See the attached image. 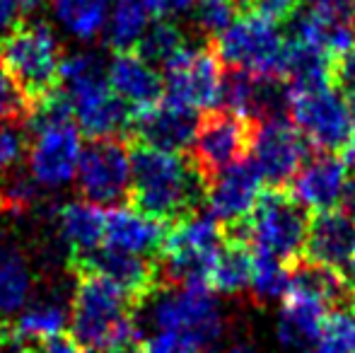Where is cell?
I'll return each instance as SVG.
<instances>
[{
  "label": "cell",
  "mask_w": 355,
  "mask_h": 353,
  "mask_svg": "<svg viewBox=\"0 0 355 353\" xmlns=\"http://www.w3.org/2000/svg\"><path fill=\"white\" fill-rule=\"evenodd\" d=\"M128 146L133 165L131 206L167 225L196 216L198 206L206 203V179L191 157L155 150L141 143Z\"/></svg>",
  "instance_id": "obj_1"
},
{
  "label": "cell",
  "mask_w": 355,
  "mask_h": 353,
  "mask_svg": "<svg viewBox=\"0 0 355 353\" xmlns=\"http://www.w3.org/2000/svg\"><path fill=\"white\" fill-rule=\"evenodd\" d=\"M73 273L75 293L71 305V329L85 351L99 353L109 346L143 339L133 320L138 307L116 283L87 268H73Z\"/></svg>",
  "instance_id": "obj_2"
},
{
  "label": "cell",
  "mask_w": 355,
  "mask_h": 353,
  "mask_svg": "<svg viewBox=\"0 0 355 353\" xmlns=\"http://www.w3.org/2000/svg\"><path fill=\"white\" fill-rule=\"evenodd\" d=\"M61 76L68 85L80 133L87 138H126L133 121V107L112 89L97 58L87 53L66 58Z\"/></svg>",
  "instance_id": "obj_3"
},
{
  "label": "cell",
  "mask_w": 355,
  "mask_h": 353,
  "mask_svg": "<svg viewBox=\"0 0 355 353\" xmlns=\"http://www.w3.org/2000/svg\"><path fill=\"white\" fill-rule=\"evenodd\" d=\"M307 232V208L276 187L263 191L254 211L239 223V237L252 247L254 255L273 257L285 264L302 257Z\"/></svg>",
  "instance_id": "obj_4"
},
{
  "label": "cell",
  "mask_w": 355,
  "mask_h": 353,
  "mask_svg": "<svg viewBox=\"0 0 355 353\" xmlns=\"http://www.w3.org/2000/svg\"><path fill=\"white\" fill-rule=\"evenodd\" d=\"M225 230L211 216H189L167 227L159 247V271L164 286L208 283L211 268L225 245Z\"/></svg>",
  "instance_id": "obj_5"
},
{
  "label": "cell",
  "mask_w": 355,
  "mask_h": 353,
  "mask_svg": "<svg viewBox=\"0 0 355 353\" xmlns=\"http://www.w3.org/2000/svg\"><path fill=\"white\" fill-rule=\"evenodd\" d=\"M0 53L32 109L63 85L61 51L49 24L19 22L0 39Z\"/></svg>",
  "instance_id": "obj_6"
},
{
  "label": "cell",
  "mask_w": 355,
  "mask_h": 353,
  "mask_svg": "<svg viewBox=\"0 0 355 353\" xmlns=\"http://www.w3.org/2000/svg\"><path fill=\"white\" fill-rule=\"evenodd\" d=\"M213 46L220 61L232 71L254 73L263 78L285 76L288 37H283L278 22L247 12L234 19L220 37H215Z\"/></svg>",
  "instance_id": "obj_7"
},
{
  "label": "cell",
  "mask_w": 355,
  "mask_h": 353,
  "mask_svg": "<svg viewBox=\"0 0 355 353\" xmlns=\"http://www.w3.org/2000/svg\"><path fill=\"white\" fill-rule=\"evenodd\" d=\"M155 325L157 332L187 336L201 349L213 351L223 334V312L208 283L164 286L155 295Z\"/></svg>",
  "instance_id": "obj_8"
},
{
  "label": "cell",
  "mask_w": 355,
  "mask_h": 353,
  "mask_svg": "<svg viewBox=\"0 0 355 353\" xmlns=\"http://www.w3.org/2000/svg\"><path fill=\"white\" fill-rule=\"evenodd\" d=\"M288 112L309 146L336 153L355 138V114L334 83L307 89L288 87Z\"/></svg>",
  "instance_id": "obj_9"
},
{
  "label": "cell",
  "mask_w": 355,
  "mask_h": 353,
  "mask_svg": "<svg viewBox=\"0 0 355 353\" xmlns=\"http://www.w3.org/2000/svg\"><path fill=\"white\" fill-rule=\"evenodd\" d=\"M78 191L99 208L131 206V146L126 138H89L80 153Z\"/></svg>",
  "instance_id": "obj_10"
},
{
  "label": "cell",
  "mask_w": 355,
  "mask_h": 353,
  "mask_svg": "<svg viewBox=\"0 0 355 353\" xmlns=\"http://www.w3.org/2000/svg\"><path fill=\"white\" fill-rule=\"evenodd\" d=\"M252 121L227 112V109H208L198 119L189 157L201 172V177L206 179V187L215 175L247 160V153H252Z\"/></svg>",
  "instance_id": "obj_11"
},
{
  "label": "cell",
  "mask_w": 355,
  "mask_h": 353,
  "mask_svg": "<svg viewBox=\"0 0 355 353\" xmlns=\"http://www.w3.org/2000/svg\"><path fill=\"white\" fill-rule=\"evenodd\" d=\"M223 78V61L215 46H184L162 66L164 97L196 112L218 107Z\"/></svg>",
  "instance_id": "obj_12"
},
{
  "label": "cell",
  "mask_w": 355,
  "mask_h": 353,
  "mask_svg": "<svg viewBox=\"0 0 355 353\" xmlns=\"http://www.w3.org/2000/svg\"><path fill=\"white\" fill-rule=\"evenodd\" d=\"M252 160L263 182L281 189L293 182L307 162V138L285 117L263 119L254 126Z\"/></svg>",
  "instance_id": "obj_13"
},
{
  "label": "cell",
  "mask_w": 355,
  "mask_h": 353,
  "mask_svg": "<svg viewBox=\"0 0 355 353\" xmlns=\"http://www.w3.org/2000/svg\"><path fill=\"white\" fill-rule=\"evenodd\" d=\"M71 268H87V271L107 276L131 298L136 307L145 305L148 300H155V295L164 288L157 259L112 250L104 245L85 257H71Z\"/></svg>",
  "instance_id": "obj_14"
},
{
  "label": "cell",
  "mask_w": 355,
  "mask_h": 353,
  "mask_svg": "<svg viewBox=\"0 0 355 353\" xmlns=\"http://www.w3.org/2000/svg\"><path fill=\"white\" fill-rule=\"evenodd\" d=\"M198 119L201 117L196 114V109L162 97L153 107L133 109V121L126 141L164 153H184L193 143Z\"/></svg>",
  "instance_id": "obj_15"
},
{
  "label": "cell",
  "mask_w": 355,
  "mask_h": 353,
  "mask_svg": "<svg viewBox=\"0 0 355 353\" xmlns=\"http://www.w3.org/2000/svg\"><path fill=\"white\" fill-rule=\"evenodd\" d=\"M263 177L254 160H242L215 175L206 187L208 216L220 225H239L261 196Z\"/></svg>",
  "instance_id": "obj_16"
},
{
  "label": "cell",
  "mask_w": 355,
  "mask_h": 353,
  "mask_svg": "<svg viewBox=\"0 0 355 353\" xmlns=\"http://www.w3.org/2000/svg\"><path fill=\"white\" fill-rule=\"evenodd\" d=\"M80 128L78 123H63L37 133L29 146L32 177L44 187H58L71 182L80 162Z\"/></svg>",
  "instance_id": "obj_17"
},
{
  "label": "cell",
  "mask_w": 355,
  "mask_h": 353,
  "mask_svg": "<svg viewBox=\"0 0 355 353\" xmlns=\"http://www.w3.org/2000/svg\"><path fill=\"white\" fill-rule=\"evenodd\" d=\"M348 165L334 153L309 157L293 179V196L302 203L307 211L327 213L334 211L341 201L343 187H346Z\"/></svg>",
  "instance_id": "obj_18"
},
{
  "label": "cell",
  "mask_w": 355,
  "mask_h": 353,
  "mask_svg": "<svg viewBox=\"0 0 355 353\" xmlns=\"http://www.w3.org/2000/svg\"><path fill=\"white\" fill-rule=\"evenodd\" d=\"M167 223L150 218L133 206H116L104 211V247L157 259Z\"/></svg>",
  "instance_id": "obj_19"
},
{
  "label": "cell",
  "mask_w": 355,
  "mask_h": 353,
  "mask_svg": "<svg viewBox=\"0 0 355 353\" xmlns=\"http://www.w3.org/2000/svg\"><path fill=\"white\" fill-rule=\"evenodd\" d=\"M107 80L114 92L131 104L133 109H145L157 104L164 97L162 73L148 61H143L133 49L128 51H114L109 63Z\"/></svg>",
  "instance_id": "obj_20"
},
{
  "label": "cell",
  "mask_w": 355,
  "mask_h": 353,
  "mask_svg": "<svg viewBox=\"0 0 355 353\" xmlns=\"http://www.w3.org/2000/svg\"><path fill=\"white\" fill-rule=\"evenodd\" d=\"M304 252L312 264L343 271L355 257V221L341 211L319 213L314 221H309Z\"/></svg>",
  "instance_id": "obj_21"
},
{
  "label": "cell",
  "mask_w": 355,
  "mask_h": 353,
  "mask_svg": "<svg viewBox=\"0 0 355 353\" xmlns=\"http://www.w3.org/2000/svg\"><path fill=\"white\" fill-rule=\"evenodd\" d=\"M71 257H85L104 245V211L89 201H71L58 211Z\"/></svg>",
  "instance_id": "obj_22"
},
{
  "label": "cell",
  "mask_w": 355,
  "mask_h": 353,
  "mask_svg": "<svg viewBox=\"0 0 355 353\" xmlns=\"http://www.w3.org/2000/svg\"><path fill=\"white\" fill-rule=\"evenodd\" d=\"M254 276V252L242 237L234 240H225L223 250H220L218 259L211 268L208 276V286L215 293H225V295H237V293L252 288Z\"/></svg>",
  "instance_id": "obj_23"
},
{
  "label": "cell",
  "mask_w": 355,
  "mask_h": 353,
  "mask_svg": "<svg viewBox=\"0 0 355 353\" xmlns=\"http://www.w3.org/2000/svg\"><path fill=\"white\" fill-rule=\"evenodd\" d=\"M32 291V273L15 245H0V322H12Z\"/></svg>",
  "instance_id": "obj_24"
},
{
  "label": "cell",
  "mask_w": 355,
  "mask_h": 353,
  "mask_svg": "<svg viewBox=\"0 0 355 353\" xmlns=\"http://www.w3.org/2000/svg\"><path fill=\"white\" fill-rule=\"evenodd\" d=\"M150 17L157 19L155 0H116L112 22H109V44L114 51L136 49L148 29Z\"/></svg>",
  "instance_id": "obj_25"
},
{
  "label": "cell",
  "mask_w": 355,
  "mask_h": 353,
  "mask_svg": "<svg viewBox=\"0 0 355 353\" xmlns=\"http://www.w3.org/2000/svg\"><path fill=\"white\" fill-rule=\"evenodd\" d=\"M114 0H53L56 17L80 39H92L102 32Z\"/></svg>",
  "instance_id": "obj_26"
},
{
  "label": "cell",
  "mask_w": 355,
  "mask_h": 353,
  "mask_svg": "<svg viewBox=\"0 0 355 353\" xmlns=\"http://www.w3.org/2000/svg\"><path fill=\"white\" fill-rule=\"evenodd\" d=\"M66 310L56 302H44V305H34L24 310L19 317L10 322V329L15 336L22 341H44L49 336H56L66 332Z\"/></svg>",
  "instance_id": "obj_27"
},
{
  "label": "cell",
  "mask_w": 355,
  "mask_h": 353,
  "mask_svg": "<svg viewBox=\"0 0 355 353\" xmlns=\"http://www.w3.org/2000/svg\"><path fill=\"white\" fill-rule=\"evenodd\" d=\"M184 46H189V44H187V39H184L182 29L162 17V19H155V22L145 29V34L141 37V42L136 44L133 51H136L143 61H148L150 66L162 68L164 63L177 56Z\"/></svg>",
  "instance_id": "obj_28"
},
{
  "label": "cell",
  "mask_w": 355,
  "mask_h": 353,
  "mask_svg": "<svg viewBox=\"0 0 355 353\" xmlns=\"http://www.w3.org/2000/svg\"><path fill=\"white\" fill-rule=\"evenodd\" d=\"M307 353H355V302L329 310L322 332Z\"/></svg>",
  "instance_id": "obj_29"
},
{
  "label": "cell",
  "mask_w": 355,
  "mask_h": 353,
  "mask_svg": "<svg viewBox=\"0 0 355 353\" xmlns=\"http://www.w3.org/2000/svg\"><path fill=\"white\" fill-rule=\"evenodd\" d=\"M293 271L281 259H273L266 255H254V276H252V293L257 300L273 302L283 300L290 291Z\"/></svg>",
  "instance_id": "obj_30"
},
{
  "label": "cell",
  "mask_w": 355,
  "mask_h": 353,
  "mask_svg": "<svg viewBox=\"0 0 355 353\" xmlns=\"http://www.w3.org/2000/svg\"><path fill=\"white\" fill-rule=\"evenodd\" d=\"M29 114H32V104L24 97L22 87L17 85L3 53H0V123L27 121Z\"/></svg>",
  "instance_id": "obj_31"
},
{
  "label": "cell",
  "mask_w": 355,
  "mask_h": 353,
  "mask_svg": "<svg viewBox=\"0 0 355 353\" xmlns=\"http://www.w3.org/2000/svg\"><path fill=\"white\" fill-rule=\"evenodd\" d=\"M196 22L211 37H220L239 17V0H196Z\"/></svg>",
  "instance_id": "obj_32"
},
{
  "label": "cell",
  "mask_w": 355,
  "mask_h": 353,
  "mask_svg": "<svg viewBox=\"0 0 355 353\" xmlns=\"http://www.w3.org/2000/svg\"><path fill=\"white\" fill-rule=\"evenodd\" d=\"M27 150V131L15 123H0V172H8L24 157Z\"/></svg>",
  "instance_id": "obj_33"
},
{
  "label": "cell",
  "mask_w": 355,
  "mask_h": 353,
  "mask_svg": "<svg viewBox=\"0 0 355 353\" xmlns=\"http://www.w3.org/2000/svg\"><path fill=\"white\" fill-rule=\"evenodd\" d=\"M300 3L302 0H239L247 12L259 15L263 19H271V22H281V19L295 17Z\"/></svg>",
  "instance_id": "obj_34"
},
{
  "label": "cell",
  "mask_w": 355,
  "mask_h": 353,
  "mask_svg": "<svg viewBox=\"0 0 355 353\" xmlns=\"http://www.w3.org/2000/svg\"><path fill=\"white\" fill-rule=\"evenodd\" d=\"M34 353H87V351H85V346L80 344L73 334L61 332V334L39 341V346L34 349Z\"/></svg>",
  "instance_id": "obj_35"
},
{
  "label": "cell",
  "mask_w": 355,
  "mask_h": 353,
  "mask_svg": "<svg viewBox=\"0 0 355 353\" xmlns=\"http://www.w3.org/2000/svg\"><path fill=\"white\" fill-rule=\"evenodd\" d=\"M22 22V10L17 0H0V34L12 32Z\"/></svg>",
  "instance_id": "obj_36"
},
{
  "label": "cell",
  "mask_w": 355,
  "mask_h": 353,
  "mask_svg": "<svg viewBox=\"0 0 355 353\" xmlns=\"http://www.w3.org/2000/svg\"><path fill=\"white\" fill-rule=\"evenodd\" d=\"M338 208H341L343 216L355 221V175L348 177L346 187H343V193H341V201H338Z\"/></svg>",
  "instance_id": "obj_37"
},
{
  "label": "cell",
  "mask_w": 355,
  "mask_h": 353,
  "mask_svg": "<svg viewBox=\"0 0 355 353\" xmlns=\"http://www.w3.org/2000/svg\"><path fill=\"white\" fill-rule=\"evenodd\" d=\"M196 0H155V8H157V19L167 17V15H177L189 10Z\"/></svg>",
  "instance_id": "obj_38"
},
{
  "label": "cell",
  "mask_w": 355,
  "mask_h": 353,
  "mask_svg": "<svg viewBox=\"0 0 355 353\" xmlns=\"http://www.w3.org/2000/svg\"><path fill=\"white\" fill-rule=\"evenodd\" d=\"M99 353H148V349H145V339H136V341H126V344L109 346V349Z\"/></svg>",
  "instance_id": "obj_39"
},
{
  "label": "cell",
  "mask_w": 355,
  "mask_h": 353,
  "mask_svg": "<svg viewBox=\"0 0 355 353\" xmlns=\"http://www.w3.org/2000/svg\"><path fill=\"white\" fill-rule=\"evenodd\" d=\"M225 353H259V351L249 339H237L234 344H230V349Z\"/></svg>",
  "instance_id": "obj_40"
},
{
  "label": "cell",
  "mask_w": 355,
  "mask_h": 353,
  "mask_svg": "<svg viewBox=\"0 0 355 353\" xmlns=\"http://www.w3.org/2000/svg\"><path fill=\"white\" fill-rule=\"evenodd\" d=\"M17 5H19V10H22V15H32L44 8L46 0H17Z\"/></svg>",
  "instance_id": "obj_41"
},
{
  "label": "cell",
  "mask_w": 355,
  "mask_h": 353,
  "mask_svg": "<svg viewBox=\"0 0 355 353\" xmlns=\"http://www.w3.org/2000/svg\"><path fill=\"white\" fill-rule=\"evenodd\" d=\"M341 276H343V281H346V286L355 288V257L346 264V268L341 271Z\"/></svg>",
  "instance_id": "obj_42"
},
{
  "label": "cell",
  "mask_w": 355,
  "mask_h": 353,
  "mask_svg": "<svg viewBox=\"0 0 355 353\" xmlns=\"http://www.w3.org/2000/svg\"><path fill=\"white\" fill-rule=\"evenodd\" d=\"M348 148H351V157H353V160H355V138H353V141H351V146H348Z\"/></svg>",
  "instance_id": "obj_43"
},
{
  "label": "cell",
  "mask_w": 355,
  "mask_h": 353,
  "mask_svg": "<svg viewBox=\"0 0 355 353\" xmlns=\"http://www.w3.org/2000/svg\"><path fill=\"white\" fill-rule=\"evenodd\" d=\"M0 208H3V198H0Z\"/></svg>",
  "instance_id": "obj_44"
}]
</instances>
